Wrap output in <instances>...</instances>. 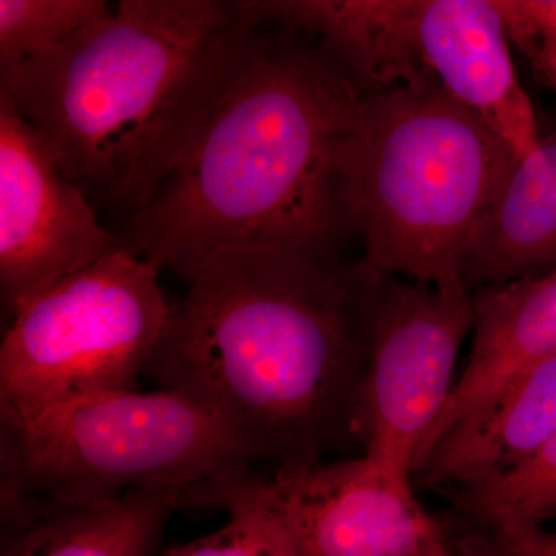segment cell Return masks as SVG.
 I'll list each match as a JSON object with an SVG mask.
<instances>
[{
  "label": "cell",
  "mask_w": 556,
  "mask_h": 556,
  "mask_svg": "<svg viewBox=\"0 0 556 556\" xmlns=\"http://www.w3.org/2000/svg\"><path fill=\"white\" fill-rule=\"evenodd\" d=\"M378 277L291 252L212 255L144 376L222 420L262 471L320 463L356 442Z\"/></svg>",
  "instance_id": "1"
},
{
  "label": "cell",
  "mask_w": 556,
  "mask_h": 556,
  "mask_svg": "<svg viewBox=\"0 0 556 556\" xmlns=\"http://www.w3.org/2000/svg\"><path fill=\"white\" fill-rule=\"evenodd\" d=\"M364 98L320 42L268 39L159 192L127 217L124 248L185 280L222 252L334 260L351 230L339 149Z\"/></svg>",
  "instance_id": "2"
},
{
  "label": "cell",
  "mask_w": 556,
  "mask_h": 556,
  "mask_svg": "<svg viewBox=\"0 0 556 556\" xmlns=\"http://www.w3.org/2000/svg\"><path fill=\"white\" fill-rule=\"evenodd\" d=\"M265 27L239 2L121 0L60 49L2 70L0 100L94 207L129 217L266 46Z\"/></svg>",
  "instance_id": "3"
},
{
  "label": "cell",
  "mask_w": 556,
  "mask_h": 556,
  "mask_svg": "<svg viewBox=\"0 0 556 556\" xmlns=\"http://www.w3.org/2000/svg\"><path fill=\"white\" fill-rule=\"evenodd\" d=\"M518 160L438 83L365 97L338 155L362 266L419 283L463 280Z\"/></svg>",
  "instance_id": "4"
},
{
  "label": "cell",
  "mask_w": 556,
  "mask_h": 556,
  "mask_svg": "<svg viewBox=\"0 0 556 556\" xmlns=\"http://www.w3.org/2000/svg\"><path fill=\"white\" fill-rule=\"evenodd\" d=\"M244 470L254 456L214 415L156 390L76 399L30 416H0V496L86 503L134 490L188 497Z\"/></svg>",
  "instance_id": "5"
},
{
  "label": "cell",
  "mask_w": 556,
  "mask_h": 556,
  "mask_svg": "<svg viewBox=\"0 0 556 556\" xmlns=\"http://www.w3.org/2000/svg\"><path fill=\"white\" fill-rule=\"evenodd\" d=\"M126 248L25 299L0 343V416L137 391L172 305Z\"/></svg>",
  "instance_id": "6"
},
{
  "label": "cell",
  "mask_w": 556,
  "mask_h": 556,
  "mask_svg": "<svg viewBox=\"0 0 556 556\" xmlns=\"http://www.w3.org/2000/svg\"><path fill=\"white\" fill-rule=\"evenodd\" d=\"M473 325V295L463 280L430 285L379 274L354 437L391 478L413 484L416 457L452 396Z\"/></svg>",
  "instance_id": "7"
},
{
  "label": "cell",
  "mask_w": 556,
  "mask_h": 556,
  "mask_svg": "<svg viewBox=\"0 0 556 556\" xmlns=\"http://www.w3.org/2000/svg\"><path fill=\"white\" fill-rule=\"evenodd\" d=\"M273 511L299 556H457L415 486L362 455L237 475Z\"/></svg>",
  "instance_id": "8"
},
{
  "label": "cell",
  "mask_w": 556,
  "mask_h": 556,
  "mask_svg": "<svg viewBox=\"0 0 556 556\" xmlns=\"http://www.w3.org/2000/svg\"><path fill=\"white\" fill-rule=\"evenodd\" d=\"M124 249L42 138L0 100V302L25 299Z\"/></svg>",
  "instance_id": "9"
},
{
  "label": "cell",
  "mask_w": 556,
  "mask_h": 556,
  "mask_svg": "<svg viewBox=\"0 0 556 556\" xmlns=\"http://www.w3.org/2000/svg\"><path fill=\"white\" fill-rule=\"evenodd\" d=\"M404 35L450 97L484 121L519 160L540 142L495 0H404Z\"/></svg>",
  "instance_id": "10"
},
{
  "label": "cell",
  "mask_w": 556,
  "mask_h": 556,
  "mask_svg": "<svg viewBox=\"0 0 556 556\" xmlns=\"http://www.w3.org/2000/svg\"><path fill=\"white\" fill-rule=\"evenodd\" d=\"M181 490H134L86 503L0 496V556H159Z\"/></svg>",
  "instance_id": "11"
},
{
  "label": "cell",
  "mask_w": 556,
  "mask_h": 556,
  "mask_svg": "<svg viewBox=\"0 0 556 556\" xmlns=\"http://www.w3.org/2000/svg\"><path fill=\"white\" fill-rule=\"evenodd\" d=\"M473 345L415 467L460 420L526 369L556 354V269L473 292Z\"/></svg>",
  "instance_id": "12"
},
{
  "label": "cell",
  "mask_w": 556,
  "mask_h": 556,
  "mask_svg": "<svg viewBox=\"0 0 556 556\" xmlns=\"http://www.w3.org/2000/svg\"><path fill=\"white\" fill-rule=\"evenodd\" d=\"M556 437V354L457 422L413 471L419 489L477 484L518 466Z\"/></svg>",
  "instance_id": "13"
},
{
  "label": "cell",
  "mask_w": 556,
  "mask_h": 556,
  "mask_svg": "<svg viewBox=\"0 0 556 556\" xmlns=\"http://www.w3.org/2000/svg\"><path fill=\"white\" fill-rule=\"evenodd\" d=\"M556 269V131L518 160L471 251L468 291Z\"/></svg>",
  "instance_id": "14"
},
{
  "label": "cell",
  "mask_w": 556,
  "mask_h": 556,
  "mask_svg": "<svg viewBox=\"0 0 556 556\" xmlns=\"http://www.w3.org/2000/svg\"><path fill=\"white\" fill-rule=\"evenodd\" d=\"M442 493L467 530L544 527L556 518V437L504 473Z\"/></svg>",
  "instance_id": "15"
},
{
  "label": "cell",
  "mask_w": 556,
  "mask_h": 556,
  "mask_svg": "<svg viewBox=\"0 0 556 556\" xmlns=\"http://www.w3.org/2000/svg\"><path fill=\"white\" fill-rule=\"evenodd\" d=\"M237 475L212 482L197 497V507L222 508L228 521L208 535L163 547L159 556H299L281 522L249 495Z\"/></svg>",
  "instance_id": "16"
},
{
  "label": "cell",
  "mask_w": 556,
  "mask_h": 556,
  "mask_svg": "<svg viewBox=\"0 0 556 556\" xmlns=\"http://www.w3.org/2000/svg\"><path fill=\"white\" fill-rule=\"evenodd\" d=\"M112 14L104 0H0V72L60 49Z\"/></svg>",
  "instance_id": "17"
},
{
  "label": "cell",
  "mask_w": 556,
  "mask_h": 556,
  "mask_svg": "<svg viewBox=\"0 0 556 556\" xmlns=\"http://www.w3.org/2000/svg\"><path fill=\"white\" fill-rule=\"evenodd\" d=\"M506 21L508 38L538 70L556 62V0H495Z\"/></svg>",
  "instance_id": "18"
},
{
  "label": "cell",
  "mask_w": 556,
  "mask_h": 556,
  "mask_svg": "<svg viewBox=\"0 0 556 556\" xmlns=\"http://www.w3.org/2000/svg\"><path fill=\"white\" fill-rule=\"evenodd\" d=\"M450 543L459 556H556V532L546 527L467 530Z\"/></svg>",
  "instance_id": "19"
},
{
  "label": "cell",
  "mask_w": 556,
  "mask_h": 556,
  "mask_svg": "<svg viewBox=\"0 0 556 556\" xmlns=\"http://www.w3.org/2000/svg\"><path fill=\"white\" fill-rule=\"evenodd\" d=\"M538 75H540L541 79H544V83H547L556 93V64L546 65V67H543L538 72Z\"/></svg>",
  "instance_id": "20"
},
{
  "label": "cell",
  "mask_w": 556,
  "mask_h": 556,
  "mask_svg": "<svg viewBox=\"0 0 556 556\" xmlns=\"http://www.w3.org/2000/svg\"><path fill=\"white\" fill-rule=\"evenodd\" d=\"M457 556H459V555H457Z\"/></svg>",
  "instance_id": "21"
}]
</instances>
